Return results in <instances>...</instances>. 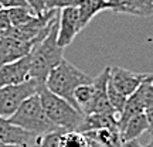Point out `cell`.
<instances>
[{
    "label": "cell",
    "mask_w": 153,
    "mask_h": 147,
    "mask_svg": "<svg viewBox=\"0 0 153 147\" xmlns=\"http://www.w3.org/2000/svg\"><path fill=\"white\" fill-rule=\"evenodd\" d=\"M60 16V14H58ZM58 35V18L55 20L53 27L43 41L34 44L30 52V79H34L40 85H45V79L50 72L64 60L61 48L57 43Z\"/></svg>",
    "instance_id": "1"
},
{
    "label": "cell",
    "mask_w": 153,
    "mask_h": 147,
    "mask_svg": "<svg viewBox=\"0 0 153 147\" xmlns=\"http://www.w3.org/2000/svg\"><path fill=\"white\" fill-rule=\"evenodd\" d=\"M40 102L43 105V109L53 123L61 130H76L79 129L82 120H84V113L78 110L72 103L58 95L48 91L45 85L40 88L38 91Z\"/></svg>",
    "instance_id": "2"
},
{
    "label": "cell",
    "mask_w": 153,
    "mask_h": 147,
    "mask_svg": "<svg viewBox=\"0 0 153 147\" xmlns=\"http://www.w3.org/2000/svg\"><path fill=\"white\" fill-rule=\"evenodd\" d=\"M9 120L13 125L22 127L23 130L31 133L34 137H41L51 131L61 130L47 117L38 93L26 99Z\"/></svg>",
    "instance_id": "3"
},
{
    "label": "cell",
    "mask_w": 153,
    "mask_h": 147,
    "mask_svg": "<svg viewBox=\"0 0 153 147\" xmlns=\"http://www.w3.org/2000/svg\"><path fill=\"white\" fill-rule=\"evenodd\" d=\"M92 79L94 78L87 75L85 72H82L79 68L72 65L71 62H68L67 60H62L47 76L45 88L48 91H51L53 93L68 100L70 103H72L76 108L75 100H74L75 89L82 83L92 82Z\"/></svg>",
    "instance_id": "4"
},
{
    "label": "cell",
    "mask_w": 153,
    "mask_h": 147,
    "mask_svg": "<svg viewBox=\"0 0 153 147\" xmlns=\"http://www.w3.org/2000/svg\"><path fill=\"white\" fill-rule=\"evenodd\" d=\"M41 86L44 85H40L34 79H28L19 85L0 88V116L4 119L11 117L20 105L27 98L38 93Z\"/></svg>",
    "instance_id": "5"
},
{
    "label": "cell",
    "mask_w": 153,
    "mask_h": 147,
    "mask_svg": "<svg viewBox=\"0 0 153 147\" xmlns=\"http://www.w3.org/2000/svg\"><path fill=\"white\" fill-rule=\"evenodd\" d=\"M150 75L152 74L135 72L131 69H126V68H122V66H111L109 83L123 96L129 98Z\"/></svg>",
    "instance_id": "6"
},
{
    "label": "cell",
    "mask_w": 153,
    "mask_h": 147,
    "mask_svg": "<svg viewBox=\"0 0 153 147\" xmlns=\"http://www.w3.org/2000/svg\"><path fill=\"white\" fill-rule=\"evenodd\" d=\"M109 71L111 66H106L97 78H94V95L91 102L84 109V114H92V113H111L115 112L112 105L109 102L108 96V81H109ZM116 113V112H115Z\"/></svg>",
    "instance_id": "7"
},
{
    "label": "cell",
    "mask_w": 153,
    "mask_h": 147,
    "mask_svg": "<svg viewBox=\"0 0 153 147\" xmlns=\"http://www.w3.org/2000/svg\"><path fill=\"white\" fill-rule=\"evenodd\" d=\"M82 30L81 23H79V14L76 6L65 7L60 10L58 16V35H57V43L61 48H65L74 41V38L79 34Z\"/></svg>",
    "instance_id": "8"
},
{
    "label": "cell",
    "mask_w": 153,
    "mask_h": 147,
    "mask_svg": "<svg viewBox=\"0 0 153 147\" xmlns=\"http://www.w3.org/2000/svg\"><path fill=\"white\" fill-rule=\"evenodd\" d=\"M33 47V43L20 41L17 38L1 33V37H0V68L3 65L11 64L14 61L27 57L31 52Z\"/></svg>",
    "instance_id": "9"
},
{
    "label": "cell",
    "mask_w": 153,
    "mask_h": 147,
    "mask_svg": "<svg viewBox=\"0 0 153 147\" xmlns=\"http://www.w3.org/2000/svg\"><path fill=\"white\" fill-rule=\"evenodd\" d=\"M30 79V55L0 68V88L19 85Z\"/></svg>",
    "instance_id": "10"
},
{
    "label": "cell",
    "mask_w": 153,
    "mask_h": 147,
    "mask_svg": "<svg viewBox=\"0 0 153 147\" xmlns=\"http://www.w3.org/2000/svg\"><path fill=\"white\" fill-rule=\"evenodd\" d=\"M0 142L7 143V144H16V146L31 147L33 144H36L37 137L23 130L22 127L13 125L9 119L0 116Z\"/></svg>",
    "instance_id": "11"
},
{
    "label": "cell",
    "mask_w": 153,
    "mask_h": 147,
    "mask_svg": "<svg viewBox=\"0 0 153 147\" xmlns=\"http://www.w3.org/2000/svg\"><path fill=\"white\" fill-rule=\"evenodd\" d=\"M98 129H119V114L115 112L84 114V120L78 131L85 133V131H92Z\"/></svg>",
    "instance_id": "12"
},
{
    "label": "cell",
    "mask_w": 153,
    "mask_h": 147,
    "mask_svg": "<svg viewBox=\"0 0 153 147\" xmlns=\"http://www.w3.org/2000/svg\"><path fill=\"white\" fill-rule=\"evenodd\" d=\"M112 11L131 16L149 17L153 14V0H109Z\"/></svg>",
    "instance_id": "13"
},
{
    "label": "cell",
    "mask_w": 153,
    "mask_h": 147,
    "mask_svg": "<svg viewBox=\"0 0 153 147\" xmlns=\"http://www.w3.org/2000/svg\"><path fill=\"white\" fill-rule=\"evenodd\" d=\"M78 14H79V23L82 30L91 23L94 17L99 14L101 11L112 10V4L109 0H79L76 6Z\"/></svg>",
    "instance_id": "14"
},
{
    "label": "cell",
    "mask_w": 153,
    "mask_h": 147,
    "mask_svg": "<svg viewBox=\"0 0 153 147\" xmlns=\"http://www.w3.org/2000/svg\"><path fill=\"white\" fill-rule=\"evenodd\" d=\"M149 130V123H148V117L146 113H139L136 116H133L125 126L123 129L120 130V136L123 143L129 142V140H136L142 136L143 133H148Z\"/></svg>",
    "instance_id": "15"
},
{
    "label": "cell",
    "mask_w": 153,
    "mask_h": 147,
    "mask_svg": "<svg viewBox=\"0 0 153 147\" xmlns=\"http://www.w3.org/2000/svg\"><path fill=\"white\" fill-rule=\"evenodd\" d=\"M87 137L97 140L99 144L104 147H122L123 140L120 136L119 129H98L92 131H85L84 133Z\"/></svg>",
    "instance_id": "16"
},
{
    "label": "cell",
    "mask_w": 153,
    "mask_h": 147,
    "mask_svg": "<svg viewBox=\"0 0 153 147\" xmlns=\"http://www.w3.org/2000/svg\"><path fill=\"white\" fill-rule=\"evenodd\" d=\"M92 95H94L92 82H89V83H82V85H79V86L75 89V92H74V100H75L76 108L81 110L82 113H84V109L88 106V103L91 102Z\"/></svg>",
    "instance_id": "17"
},
{
    "label": "cell",
    "mask_w": 153,
    "mask_h": 147,
    "mask_svg": "<svg viewBox=\"0 0 153 147\" xmlns=\"http://www.w3.org/2000/svg\"><path fill=\"white\" fill-rule=\"evenodd\" d=\"M9 11V17H10V23L11 27H16V26H22L26 23L31 21L36 13H34L30 7H16V9H7Z\"/></svg>",
    "instance_id": "18"
},
{
    "label": "cell",
    "mask_w": 153,
    "mask_h": 147,
    "mask_svg": "<svg viewBox=\"0 0 153 147\" xmlns=\"http://www.w3.org/2000/svg\"><path fill=\"white\" fill-rule=\"evenodd\" d=\"M60 147H88L87 137L76 130L62 131L60 137Z\"/></svg>",
    "instance_id": "19"
},
{
    "label": "cell",
    "mask_w": 153,
    "mask_h": 147,
    "mask_svg": "<svg viewBox=\"0 0 153 147\" xmlns=\"http://www.w3.org/2000/svg\"><path fill=\"white\" fill-rule=\"evenodd\" d=\"M62 131L67 130H55L38 137L37 139L38 147H60V137L62 134Z\"/></svg>",
    "instance_id": "20"
},
{
    "label": "cell",
    "mask_w": 153,
    "mask_h": 147,
    "mask_svg": "<svg viewBox=\"0 0 153 147\" xmlns=\"http://www.w3.org/2000/svg\"><path fill=\"white\" fill-rule=\"evenodd\" d=\"M44 3H45V11H51L62 10L71 6H78L79 0H44Z\"/></svg>",
    "instance_id": "21"
},
{
    "label": "cell",
    "mask_w": 153,
    "mask_h": 147,
    "mask_svg": "<svg viewBox=\"0 0 153 147\" xmlns=\"http://www.w3.org/2000/svg\"><path fill=\"white\" fill-rule=\"evenodd\" d=\"M3 9H16V7H30L27 0H0Z\"/></svg>",
    "instance_id": "22"
},
{
    "label": "cell",
    "mask_w": 153,
    "mask_h": 147,
    "mask_svg": "<svg viewBox=\"0 0 153 147\" xmlns=\"http://www.w3.org/2000/svg\"><path fill=\"white\" fill-rule=\"evenodd\" d=\"M30 9L36 13V16H41L45 13V3L44 0H27Z\"/></svg>",
    "instance_id": "23"
},
{
    "label": "cell",
    "mask_w": 153,
    "mask_h": 147,
    "mask_svg": "<svg viewBox=\"0 0 153 147\" xmlns=\"http://www.w3.org/2000/svg\"><path fill=\"white\" fill-rule=\"evenodd\" d=\"M9 28H11L9 11H7V9H1L0 10V31H6Z\"/></svg>",
    "instance_id": "24"
},
{
    "label": "cell",
    "mask_w": 153,
    "mask_h": 147,
    "mask_svg": "<svg viewBox=\"0 0 153 147\" xmlns=\"http://www.w3.org/2000/svg\"><path fill=\"white\" fill-rule=\"evenodd\" d=\"M145 113H146V117H148V123H149V130L148 133L152 136L153 134V106L148 108V109L145 110Z\"/></svg>",
    "instance_id": "25"
},
{
    "label": "cell",
    "mask_w": 153,
    "mask_h": 147,
    "mask_svg": "<svg viewBox=\"0 0 153 147\" xmlns=\"http://www.w3.org/2000/svg\"><path fill=\"white\" fill-rule=\"evenodd\" d=\"M122 147H145V146H143L142 143L136 139V140H129V142H125Z\"/></svg>",
    "instance_id": "26"
},
{
    "label": "cell",
    "mask_w": 153,
    "mask_h": 147,
    "mask_svg": "<svg viewBox=\"0 0 153 147\" xmlns=\"http://www.w3.org/2000/svg\"><path fill=\"white\" fill-rule=\"evenodd\" d=\"M85 136V134H84ZM87 137V136H85ZM87 142H88V147H104L102 144H99L97 140H94V139H89V137H87Z\"/></svg>",
    "instance_id": "27"
},
{
    "label": "cell",
    "mask_w": 153,
    "mask_h": 147,
    "mask_svg": "<svg viewBox=\"0 0 153 147\" xmlns=\"http://www.w3.org/2000/svg\"><path fill=\"white\" fill-rule=\"evenodd\" d=\"M0 147H26V146H16V144H7V143L0 142Z\"/></svg>",
    "instance_id": "28"
},
{
    "label": "cell",
    "mask_w": 153,
    "mask_h": 147,
    "mask_svg": "<svg viewBox=\"0 0 153 147\" xmlns=\"http://www.w3.org/2000/svg\"><path fill=\"white\" fill-rule=\"evenodd\" d=\"M37 139H38V137H37ZM31 147H38V144H37V142H36V144H33V146H31Z\"/></svg>",
    "instance_id": "29"
},
{
    "label": "cell",
    "mask_w": 153,
    "mask_h": 147,
    "mask_svg": "<svg viewBox=\"0 0 153 147\" xmlns=\"http://www.w3.org/2000/svg\"><path fill=\"white\" fill-rule=\"evenodd\" d=\"M1 9H3V7H1V4H0V10H1Z\"/></svg>",
    "instance_id": "30"
},
{
    "label": "cell",
    "mask_w": 153,
    "mask_h": 147,
    "mask_svg": "<svg viewBox=\"0 0 153 147\" xmlns=\"http://www.w3.org/2000/svg\"><path fill=\"white\" fill-rule=\"evenodd\" d=\"M0 37H1V31H0Z\"/></svg>",
    "instance_id": "31"
}]
</instances>
